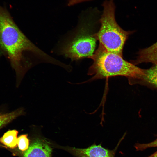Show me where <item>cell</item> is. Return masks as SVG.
Wrapping results in <instances>:
<instances>
[{
	"label": "cell",
	"instance_id": "6da1fadb",
	"mask_svg": "<svg viewBox=\"0 0 157 157\" xmlns=\"http://www.w3.org/2000/svg\"><path fill=\"white\" fill-rule=\"evenodd\" d=\"M0 50L8 59L20 82L26 72L38 62L51 57L32 43L14 21L5 6L0 5Z\"/></svg>",
	"mask_w": 157,
	"mask_h": 157
},
{
	"label": "cell",
	"instance_id": "7a4b0ae2",
	"mask_svg": "<svg viewBox=\"0 0 157 157\" xmlns=\"http://www.w3.org/2000/svg\"><path fill=\"white\" fill-rule=\"evenodd\" d=\"M99 13L96 8H89L83 13L78 27L60 48L62 55L73 60L93 55L97 40L94 27Z\"/></svg>",
	"mask_w": 157,
	"mask_h": 157
},
{
	"label": "cell",
	"instance_id": "3957f363",
	"mask_svg": "<svg viewBox=\"0 0 157 157\" xmlns=\"http://www.w3.org/2000/svg\"><path fill=\"white\" fill-rule=\"evenodd\" d=\"M89 58L92 59L93 62L88 74L93 76L87 82L122 76L127 78L129 84L132 85L144 74V69L125 60L122 56L108 51L100 44L95 53Z\"/></svg>",
	"mask_w": 157,
	"mask_h": 157
},
{
	"label": "cell",
	"instance_id": "277c9868",
	"mask_svg": "<svg viewBox=\"0 0 157 157\" xmlns=\"http://www.w3.org/2000/svg\"><path fill=\"white\" fill-rule=\"evenodd\" d=\"M103 11L99 22L100 26L95 34L97 40L107 51L122 56V51L130 32L122 29L115 16L114 0H104Z\"/></svg>",
	"mask_w": 157,
	"mask_h": 157
},
{
	"label": "cell",
	"instance_id": "5b68a950",
	"mask_svg": "<svg viewBox=\"0 0 157 157\" xmlns=\"http://www.w3.org/2000/svg\"><path fill=\"white\" fill-rule=\"evenodd\" d=\"M126 134H124L112 150L103 147L101 143L96 145L95 143L85 148L69 147L67 150L75 157H115L116 151Z\"/></svg>",
	"mask_w": 157,
	"mask_h": 157
},
{
	"label": "cell",
	"instance_id": "8992f818",
	"mask_svg": "<svg viewBox=\"0 0 157 157\" xmlns=\"http://www.w3.org/2000/svg\"><path fill=\"white\" fill-rule=\"evenodd\" d=\"M52 149L44 141L38 140L34 141L24 153V157H51Z\"/></svg>",
	"mask_w": 157,
	"mask_h": 157
},
{
	"label": "cell",
	"instance_id": "52a82bcc",
	"mask_svg": "<svg viewBox=\"0 0 157 157\" xmlns=\"http://www.w3.org/2000/svg\"><path fill=\"white\" fill-rule=\"evenodd\" d=\"M144 74L135 80L133 85L139 84L157 89V64L149 69H144Z\"/></svg>",
	"mask_w": 157,
	"mask_h": 157
},
{
	"label": "cell",
	"instance_id": "ba28073f",
	"mask_svg": "<svg viewBox=\"0 0 157 157\" xmlns=\"http://www.w3.org/2000/svg\"><path fill=\"white\" fill-rule=\"evenodd\" d=\"M143 63L157 64V42L150 47L140 51L135 64Z\"/></svg>",
	"mask_w": 157,
	"mask_h": 157
},
{
	"label": "cell",
	"instance_id": "9c48e42d",
	"mask_svg": "<svg viewBox=\"0 0 157 157\" xmlns=\"http://www.w3.org/2000/svg\"><path fill=\"white\" fill-rule=\"evenodd\" d=\"M23 108H20L10 112L0 113V129L17 117L25 114Z\"/></svg>",
	"mask_w": 157,
	"mask_h": 157
},
{
	"label": "cell",
	"instance_id": "30bf717a",
	"mask_svg": "<svg viewBox=\"0 0 157 157\" xmlns=\"http://www.w3.org/2000/svg\"><path fill=\"white\" fill-rule=\"evenodd\" d=\"M18 131L16 130H9L0 138V142L7 147L12 149L16 147Z\"/></svg>",
	"mask_w": 157,
	"mask_h": 157
},
{
	"label": "cell",
	"instance_id": "8fae6325",
	"mask_svg": "<svg viewBox=\"0 0 157 157\" xmlns=\"http://www.w3.org/2000/svg\"><path fill=\"white\" fill-rule=\"evenodd\" d=\"M157 137V135L156 136ZM157 147V138L152 142L148 143L135 144V147L137 151H143L147 148ZM148 157H157V151Z\"/></svg>",
	"mask_w": 157,
	"mask_h": 157
},
{
	"label": "cell",
	"instance_id": "7c38bea8",
	"mask_svg": "<svg viewBox=\"0 0 157 157\" xmlns=\"http://www.w3.org/2000/svg\"><path fill=\"white\" fill-rule=\"evenodd\" d=\"M27 137L28 135L23 134L17 138V145L19 149L22 151H26L29 147V141Z\"/></svg>",
	"mask_w": 157,
	"mask_h": 157
},
{
	"label": "cell",
	"instance_id": "4fadbf2b",
	"mask_svg": "<svg viewBox=\"0 0 157 157\" xmlns=\"http://www.w3.org/2000/svg\"><path fill=\"white\" fill-rule=\"evenodd\" d=\"M90 0H69L68 3L69 6H71Z\"/></svg>",
	"mask_w": 157,
	"mask_h": 157
},
{
	"label": "cell",
	"instance_id": "5bb4252c",
	"mask_svg": "<svg viewBox=\"0 0 157 157\" xmlns=\"http://www.w3.org/2000/svg\"><path fill=\"white\" fill-rule=\"evenodd\" d=\"M2 53V52H1V51L0 50V56L1 55V54Z\"/></svg>",
	"mask_w": 157,
	"mask_h": 157
}]
</instances>
